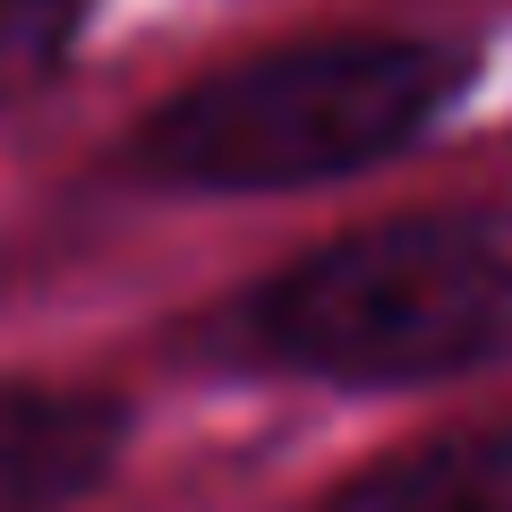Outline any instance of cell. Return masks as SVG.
<instances>
[{
  "label": "cell",
  "mask_w": 512,
  "mask_h": 512,
  "mask_svg": "<svg viewBox=\"0 0 512 512\" xmlns=\"http://www.w3.org/2000/svg\"><path fill=\"white\" fill-rule=\"evenodd\" d=\"M256 342L325 384H427L512 350V205L325 239L256 291Z\"/></svg>",
  "instance_id": "2"
},
{
  "label": "cell",
  "mask_w": 512,
  "mask_h": 512,
  "mask_svg": "<svg viewBox=\"0 0 512 512\" xmlns=\"http://www.w3.org/2000/svg\"><path fill=\"white\" fill-rule=\"evenodd\" d=\"M120 444H128V419L103 393L0 384V512H60L69 495L103 487Z\"/></svg>",
  "instance_id": "3"
},
{
  "label": "cell",
  "mask_w": 512,
  "mask_h": 512,
  "mask_svg": "<svg viewBox=\"0 0 512 512\" xmlns=\"http://www.w3.org/2000/svg\"><path fill=\"white\" fill-rule=\"evenodd\" d=\"M86 18H94V0H0V103H18L43 77H60Z\"/></svg>",
  "instance_id": "5"
},
{
  "label": "cell",
  "mask_w": 512,
  "mask_h": 512,
  "mask_svg": "<svg viewBox=\"0 0 512 512\" xmlns=\"http://www.w3.org/2000/svg\"><path fill=\"white\" fill-rule=\"evenodd\" d=\"M470 94V43L444 35H308L188 77L137 137L171 188L274 197L376 171Z\"/></svg>",
  "instance_id": "1"
},
{
  "label": "cell",
  "mask_w": 512,
  "mask_h": 512,
  "mask_svg": "<svg viewBox=\"0 0 512 512\" xmlns=\"http://www.w3.org/2000/svg\"><path fill=\"white\" fill-rule=\"evenodd\" d=\"M333 512H512V427H461V436L410 444L350 478Z\"/></svg>",
  "instance_id": "4"
}]
</instances>
